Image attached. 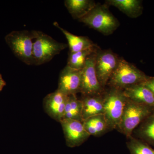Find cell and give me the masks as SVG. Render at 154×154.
Returning <instances> with one entry per match:
<instances>
[{
	"mask_svg": "<svg viewBox=\"0 0 154 154\" xmlns=\"http://www.w3.org/2000/svg\"><path fill=\"white\" fill-rule=\"evenodd\" d=\"M108 7L106 4L97 3L94 8L79 21L105 36L111 35L119 28L120 23Z\"/></svg>",
	"mask_w": 154,
	"mask_h": 154,
	"instance_id": "6da1fadb",
	"label": "cell"
},
{
	"mask_svg": "<svg viewBox=\"0 0 154 154\" xmlns=\"http://www.w3.org/2000/svg\"><path fill=\"white\" fill-rule=\"evenodd\" d=\"M32 31L34 37L33 56L34 65H41L48 62L68 47L67 44L58 42L42 31Z\"/></svg>",
	"mask_w": 154,
	"mask_h": 154,
	"instance_id": "7a4b0ae2",
	"label": "cell"
},
{
	"mask_svg": "<svg viewBox=\"0 0 154 154\" xmlns=\"http://www.w3.org/2000/svg\"><path fill=\"white\" fill-rule=\"evenodd\" d=\"M150 78L133 64L120 58L118 66L107 85L110 88L123 90L131 86L145 82Z\"/></svg>",
	"mask_w": 154,
	"mask_h": 154,
	"instance_id": "3957f363",
	"label": "cell"
},
{
	"mask_svg": "<svg viewBox=\"0 0 154 154\" xmlns=\"http://www.w3.org/2000/svg\"><path fill=\"white\" fill-rule=\"evenodd\" d=\"M154 111V106L138 104L127 99L121 120L116 129L126 137H130L134 130Z\"/></svg>",
	"mask_w": 154,
	"mask_h": 154,
	"instance_id": "277c9868",
	"label": "cell"
},
{
	"mask_svg": "<svg viewBox=\"0 0 154 154\" xmlns=\"http://www.w3.org/2000/svg\"><path fill=\"white\" fill-rule=\"evenodd\" d=\"M33 39L32 31L27 30L12 31L5 37L14 55L28 65H33Z\"/></svg>",
	"mask_w": 154,
	"mask_h": 154,
	"instance_id": "5b68a950",
	"label": "cell"
},
{
	"mask_svg": "<svg viewBox=\"0 0 154 154\" xmlns=\"http://www.w3.org/2000/svg\"><path fill=\"white\" fill-rule=\"evenodd\" d=\"M127 98L123 90L110 88L103 94L104 115L109 131L116 129L124 111Z\"/></svg>",
	"mask_w": 154,
	"mask_h": 154,
	"instance_id": "8992f818",
	"label": "cell"
},
{
	"mask_svg": "<svg viewBox=\"0 0 154 154\" xmlns=\"http://www.w3.org/2000/svg\"><path fill=\"white\" fill-rule=\"evenodd\" d=\"M120 57L110 49L96 50L95 67L99 82L103 88L107 85L117 67Z\"/></svg>",
	"mask_w": 154,
	"mask_h": 154,
	"instance_id": "52a82bcc",
	"label": "cell"
},
{
	"mask_svg": "<svg viewBox=\"0 0 154 154\" xmlns=\"http://www.w3.org/2000/svg\"><path fill=\"white\" fill-rule=\"evenodd\" d=\"M96 51L88 58L82 69L80 93L82 97L101 95L104 93V88L99 82L95 70Z\"/></svg>",
	"mask_w": 154,
	"mask_h": 154,
	"instance_id": "ba28073f",
	"label": "cell"
},
{
	"mask_svg": "<svg viewBox=\"0 0 154 154\" xmlns=\"http://www.w3.org/2000/svg\"><path fill=\"white\" fill-rule=\"evenodd\" d=\"M60 123L66 145L69 147L74 148L81 146L91 136L86 131L82 122L73 119H63Z\"/></svg>",
	"mask_w": 154,
	"mask_h": 154,
	"instance_id": "9c48e42d",
	"label": "cell"
},
{
	"mask_svg": "<svg viewBox=\"0 0 154 154\" xmlns=\"http://www.w3.org/2000/svg\"><path fill=\"white\" fill-rule=\"evenodd\" d=\"M82 69H72L66 66L61 71L57 90L67 96L80 93Z\"/></svg>",
	"mask_w": 154,
	"mask_h": 154,
	"instance_id": "30bf717a",
	"label": "cell"
},
{
	"mask_svg": "<svg viewBox=\"0 0 154 154\" xmlns=\"http://www.w3.org/2000/svg\"><path fill=\"white\" fill-rule=\"evenodd\" d=\"M69 96L57 90L48 94L43 100L45 111L53 119L60 122L63 119Z\"/></svg>",
	"mask_w": 154,
	"mask_h": 154,
	"instance_id": "8fae6325",
	"label": "cell"
},
{
	"mask_svg": "<svg viewBox=\"0 0 154 154\" xmlns=\"http://www.w3.org/2000/svg\"><path fill=\"white\" fill-rule=\"evenodd\" d=\"M123 92L128 99L135 103L154 106V94L143 83L126 88Z\"/></svg>",
	"mask_w": 154,
	"mask_h": 154,
	"instance_id": "7c38bea8",
	"label": "cell"
},
{
	"mask_svg": "<svg viewBox=\"0 0 154 154\" xmlns=\"http://www.w3.org/2000/svg\"><path fill=\"white\" fill-rule=\"evenodd\" d=\"M105 4L108 7H115L127 16L133 19L139 17L143 14V6L140 0H107Z\"/></svg>",
	"mask_w": 154,
	"mask_h": 154,
	"instance_id": "4fadbf2b",
	"label": "cell"
},
{
	"mask_svg": "<svg viewBox=\"0 0 154 154\" xmlns=\"http://www.w3.org/2000/svg\"><path fill=\"white\" fill-rule=\"evenodd\" d=\"M53 25L59 29L66 38L69 48V52H78L97 46L88 37L74 35L61 27L57 22H54Z\"/></svg>",
	"mask_w": 154,
	"mask_h": 154,
	"instance_id": "5bb4252c",
	"label": "cell"
},
{
	"mask_svg": "<svg viewBox=\"0 0 154 154\" xmlns=\"http://www.w3.org/2000/svg\"><path fill=\"white\" fill-rule=\"evenodd\" d=\"M103 94L82 97L81 101L82 105V119L83 122L94 116L104 114Z\"/></svg>",
	"mask_w": 154,
	"mask_h": 154,
	"instance_id": "9a60e30c",
	"label": "cell"
},
{
	"mask_svg": "<svg viewBox=\"0 0 154 154\" xmlns=\"http://www.w3.org/2000/svg\"><path fill=\"white\" fill-rule=\"evenodd\" d=\"M96 3L92 0H66L64 5L72 17L78 20L86 16Z\"/></svg>",
	"mask_w": 154,
	"mask_h": 154,
	"instance_id": "2e32d148",
	"label": "cell"
},
{
	"mask_svg": "<svg viewBox=\"0 0 154 154\" xmlns=\"http://www.w3.org/2000/svg\"><path fill=\"white\" fill-rule=\"evenodd\" d=\"M84 127L90 135L100 136L109 131L104 114L94 116L83 122Z\"/></svg>",
	"mask_w": 154,
	"mask_h": 154,
	"instance_id": "e0dca14e",
	"label": "cell"
},
{
	"mask_svg": "<svg viewBox=\"0 0 154 154\" xmlns=\"http://www.w3.org/2000/svg\"><path fill=\"white\" fill-rule=\"evenodd\" d=\"M98 46L78 52H69L66 66L75 69H82L89 57L97 50Z\"/></svg>",
	"mask_w": 154,
	"mask_h": 154,
	"instance_id": "ac0fdd59",
	"label": "cell"
},
{
	"mask_svg": "<svg viewBox=\"0 0 154 154\" xmlns=\"http://www.w3.org/2000/svg\"><path fill=\"white\" fill-rule=\"evenodd\" d=\"M82 109L81 100L78 99L76 95L69 96L63 119H73L83 122Z\"/></svg>",
	"mask_w": 154,
	"mask_h": 154,
	"instance_id": "d6986e66",
	"label": "cell"
},
{
	"mask_svg": "<svg viewBox=\"0 0 154 154\" xmlns=\"http://www.w3.org/2000/svg\"><path fill=\"white\" fill-rule=\"evenodd\" d=\"M136 131L143 141L154 146V111L141 122Z\"/></svg>",
	"mask_w": 154,
	"mask_h": 154,
	"instance_id": "ffe728a7",
	"label": "cell"
},
{
	"mask_svg": "<svg viewBox=\"0 0 154 154\" xmlns=\"http://www.w3.org/2000/svg\"><path fill=\"white\" fill-rule=\"evenodd\" d=\"M128 138L127 146L130 154H154V149L145 142L132 136Z\"/></svg>",
	"mask_w": 154,
	"mask_h": 154,
	"instance_id": "44dd1931",
	"label": "cell"
},
{
	"mask_svg": "<svg viewBox=\"0 0 154 154\" xmlns=\"http://www.w3.org/2000/svg\"><path fill=\"white\" fill-rule=\"evenodd\" d=\"M143 84L154 94V77H151Z\"/></svg>",
	"mask_w": 154,
	"mask_h": 154,
	"instance_id": "7402d4cb",
	"label": "cell"
},
{
	"mask_svg": "<svg viewBox=\"0 0 154 154\" xmlns=\"http://www.w3.org/2000/svg\"><path fill=\"white\" fill-rule=\"evenodd\" d=\"M6 85L5 82L3 79L2 75L0 74V92L2 90L3 88Z\"/></svg>",
	"mask_w": 154,
	"mask_h": 154,
	"instance_id": "603a6c76",
	"label": "cell"
}]
</instances>
